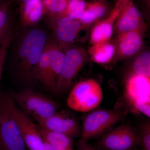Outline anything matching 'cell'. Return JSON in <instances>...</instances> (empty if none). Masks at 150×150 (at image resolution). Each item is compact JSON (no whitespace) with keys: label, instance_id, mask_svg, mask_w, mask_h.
Instances as JSON below:
<instances>
[{"label":"cell","instance_id":"6","mask_svg":"<svg viewBox=\"0 0 150 150\" xmlns=\"http://www.w3.org/2000/svg\"><path fill=\"white\" fill-rule=\"evenodd\" d=\"M89 58L88 51L83 47L72 45L66 49L64 64L57 80L55 92L63 93L70 88Z\"/></svg>","mask_w":150,"mask_h":150},{"label":"cell","instance_id":"21","mask_svg":"<svg viewBox=\"0 0 150 150\" xmlns=\"http://www.w3.org/2000/svg\"><path fill=\"white\" fill-rule=\"evenodd\" d=\"M44 6L45 15L51 19L65 15L68 0H41Z\"/></svg>","mask_w":150,"mask_h":150},{"label":"cell","instance_id":"18","mask_svg":"<svg viewBox=\"0 0 150 150\" xmlns=\"http://www.w3.org/2000/svg\"><path fill=\"white\" fill-rule=\"evenodd\" d=\"M38 129L44 142L48 143L54 150H73L72 137L43 128L39 124Z\"/></svg>","mask_w":150,"mask_h":150},{"label":"cell","instance_id":"28","mask_svg":"<svg viewBox=\"0 0 150 150\" xmlns=\"http://www.w3.org/2000/svg\"><path fill=\"white\" fill-rule=\"evenodd\" d=\"M131 0H117V2L116 3H122L126 2L129 1H131Z\"/></svg>","mask_w":150,"mask_h":150},{"label":"cell","instance_id":"12","mask_svg":"<svg viewBox=\"0 0 150 150\" xmlns=\"http://www.w3.org/2000/svg\"><path fill=\"white\" fill-rule=\"evenodd\" d=\"M124 97L131 106L150 100V78L129 73L125 81Z\"/></svg>","mask_w":150,"mask_h":150},{"label":"cell","instance_id":"27","mask_svg":"<svg viewBox=\"0 0 150 150\" xmlns=\"http://www.w3.org/2000/svg\"><path fill=\"white\" fill-rule=\"evenodd\" d=\"M44 144H43V148L42 150H54L53 148L51 147L48 143L44 142Z\"/></svg>","mask_w":150,"mask_h":150},{"label":"cell","instance_id":"16","mask_svg":"<svg viewBox=\"0 0 150 150\" xmlns=\"http://www.w3.org/2000/svg\"><path fill=\"white\" fill-rule=\"evenodd\" d=\"M105 0H92L86 3L84 12L80 22L83 30L88 28L109 13Z\"/></svg>","mask_w":150,"mask_h":150},{"label":"cell","instance_id":"19","mask_svg":"<svg viewBox=\"0 0 150 150\" xmlns=\"http://www.w3.org/2000/svg\"><path fill=\"white\" fill-rule=\"evenodd\" d=\"M116 52L115 40L91 45L89 48L88 54L90 59L93 62L100 64H105L113 60Z\"/></svg>","mask_w":150,"mask_h":150},{"label":"cell","instance_id":"23","mask_svg":"<svg viewBox=\"0 0 150 150\" xmlns=\"http://www.w3.org/2000/svg\"><path fill=\"white\" fill-rule=\"evenodd\" d=\"M12 0L0 3V42L2 43L8 31L9 16L8 10Z\"/></svg>","mask_w":150,"mask_h":150},{"label":"cell","instance_id":"20","mask_svg":"<svg viewBox=\"0 0 150 150\" xmlns=\"http://www.w3.org/2000/svg\"><path fill=\"white\" fill-rule=\"evenodd\" d=\"M129 73L150 78L149 51H144L137 55L132 62Z\"/></svg>","mask_w":150,"mask_h":150},{"label":"cell","instance_id":"9","mask_svg":"<svg viewBox=\"0 0 150 150\" xmlns=\"http://www.w3.org/2000/svg\"><path fill=\"white\" fill-rule=\"evenodd\" d=\"M140 142L139 137L132 127L122 125L105 135L100 145L105 150H132Z\"/></svg>","mask_w":150,"mask_h":150},{"label":"cell","instance_id":"10","mask_svg":"<svg viewBox=\"0 0 150 150\" xmlns=\"http://www.w3.org/2000/svg\"><path fill=\"white\" fill-rule=\"evenodd\" d=\"M117 4H121V9L115 21L113 33L118 35L129 31H137L145 33L146 24L142 13L134 4L133 0Z\"/></svg>","mask_w":150,"mask_h":150},{"label":"cell","instance_id":"15","mask_svg":"<svg viewBox=\"0 0 150 150\" xmlns=\"http://www.w3.org/2000/svg\"><path fill=\"white\" fill-rule=\"evenodd\" d=\"M121 9L120 4L115 5L105 18L95 23L91 32L90 42L91 45L108 42L111 40L115 21Z\"/></svg>","mask_w":150,"mask_h":150},{"label":"cell","instance_id":"24","mask_svg":"<svg viewBox=\"0 0 150 150\" xmlns=\"http://www.w3.org/2000/svg\"><path fill=\"white\" fill-rule=\"evenodd\" d=\"M12 39V34L11 31H8L6 34L1 44L0 45V81L4 64L6 56L7 53Z\"/></svg>","mask_w":150,"mask_h":150},{"label":"cell","instance_id":"5","mask_svg":"<svg viewBox=\"0 0 150 150\" xmlns=\"http://www.w3.org/2000/svg\"><path fill=\"white\" fill-rule=\"evenodd\" d=\"M103 93L100 84L93 79L78 83L69 95L67 104L75 111L87 112L94 109L102 101Z\"/></svg>","mask_w":150,"mask_h":150},{"label":"cell","instance_id":"4","mask_svg":"<svg viewBox=\"0 0 150 150\" xmlns=\"http://www.w3.org/2000/svg\"><path fill=\"white\" fill-rule=\"evenodd\" d=\"M14 102L35 120L49 118L57 112L58 105L46 96L27 89L11 96Z\"/></svg>","mask_w":150,"mask_h":150},{"label":"cell","instance_id":"25","mask_svg":"<svg viewBox=\"0 0 150 150\" xmlns=\"http://www.w3.org/2000/svg\"><path fill=\"white\" fill-rule=\"evenodd\" d=\"M142 146L144 150H150V124H147L144 127L142 133Z\"/></svg>","mask_w":150,"mask_h":150},{"label":"cell","instance_id":"22","mask_svg":"<svg viewBox=\"0 0 150 150\" xmlns=\"http://www.w3.org/2000/svg\"><path fill=\"white\" fill-rule=\"evenodd\" d=\"M86 0H68L65 15L79 20L85 10Z\"/></svg>","mask_w":150,"mask_h":150},{"label":"cell","instance_id":"11","mask_svg":"<svg viewBox=\"0 0 150 150\" xmlns=\"http://www.w3.org/2000/svg\"><path fill=\"white\" fill-rule=\"evenodd\" d=\"M51 20L54 39L65 50L73 45L79 33L83 30L79 21L66 15Z\"/></svg>","mask_w":150,"mask_h":150},{"label":"cell","instance_id":"32","mask_svg":"<svg viewBox=\"0 0 150 150\" xmlns=\"http://www.w3.org/2000/svg\"><path fill=\"white\" fill-rule=\"evenodd\" d=\"M105 1H106V0H105Z\"/></svg>","mask_w":150,"mask_h":150},{"label":"cell","instance_id":"3","mask_svg":"<svg viewBox=\"0 0 150 150\" xmlns=\"http://www.w3.org/2000/svg\"><path fill=\"white\" fill-rule=\"evenodd\" d=\"M10 95L0 94V150H27L10 107Z\"/></svg>","mask_w":150,"mask_h":150},{"label":"cell","instance_id":"30","mask_svg":"<svg viewBox=\"0 0 150 150\" xmlns=\"http://www.w3.org/2000/svg\"><path fill=\"white\" fill-rule=\"evenodd\" d=\"M1 43H1V42H0V45H1Z\"/></svg>","mask_w":150,"mask_h":150},{"label":"cell","instance_id":"13","mask_svg":"<svg viewBox=\"0 0 150 150\" xmlns=\"http://www.w3.org/2000/svg\"><path fill=\"white\" fill-rule=\"evenodd\" d=\"M145 33L133 31L117 35L115 40L116 52L114 62H118L130 58L137 54L144 44Z\"/></svg>","mask_w":150,"mask_h":150},{"label":"cell","instance_id":"1","mask_svg":"<svg viewBox=\"0 0 150 150\" xmlns=\"http://www.w3.org/2000/svg\"><path fill=\"white\" fill-rule=\"evenodd\" d=\"M48 40L46 33L38 28L29 30L20 39L15 62L19 76L23 80H33V70L40 60Z\"/></svg>","mask_w":150,"mask_h":150},{"label":"cell","instance_id":"26","mask_svg":"<svg viewBox=\"0 0 150 150\" xmlns=\"http://www.w3.org/2000/svg\"><path fill=\"white\" fill-rule=\"evenodd\" d=\"M77 147L78 150H99L89 144L86 142V140L82 139L78 141Z\"/></svg>","mask_w":150,"mask_h":150},{"label":"cell","instance_id":"14","mask_svg":"<svg viewBox=\"0 0 150 150\" xmlns=\"http://www.w3.org/2000/svg\"><path fill=\"white\" fill-rule=\"evenodd\" d=\"M45 129L66 134L73 138L79 133V128L76 119L64 112H56L49 118L35 120Z\"/></svg>","mask_w":150,"mask_h":150},{"label":"cell","instance_id":"2","mask_svg":"<svg viewBox=\"0 0 150 150\" xmlns=\"http://www.w3.org/2000/svg\"><path fill=\"white\" fill-rule=\"evenodd\" d=\"M65 53V49L54 39L48 40L40 60L33 70V80L39 81L46 88L55 91L64 64Z\"/></svg>","mask_w":150,"mask_h":150},{"label":"cell","instance_id":"17","mask_svg":"<svg viewBox=\"0 0 150 150\" xmlns=\"http://www.w3.org/2000/svg\"><path fill=\"white\" fill-rule=\"evenodd\" d=\"M45 15L44 6L41 0H34L21 4L20 19L24 27L34 26L38 23Z\"/></svg>","mask_w":150,"mask_h":150},{"label":"cell","instance_id":"7","mask_svg":"<svg viewBox=\"0 0 150 150\" xmlns=\"http://www.w3.org/2000/svg\"><path fill=\"white\" fill-rule=\"evenodd\" d=\"M126 113L119 110H100L88 114L83 121L82 139H91L100 135L122 121Z\"/></svg>","mask_w":150,"mask_h":150},{"label":"cell","instance_id":"29","mask_svg":"<svg viewBox=\"0 0 150 150\" xmlns=\"http://www.w3.org/2000/svg\"><path fill=\"white\" fill-rule=\"evenodd\" d=\"M21 1L22 4H23V3H27L30 2L34 1V0H21Z\"/></svg>","mask_w":150,"mask_h":150},{"label":"cell","instance_id":"8","mask_svg":"<svg viewBox=\"0 0 150 150\" xmlns=\"http://www.w3.org/2000/svg\"><path fill=\"white\" fill-rule=\"evenodd\" d=\"M9 104L11 111L18 125L26 147L29 150H42L44 142L37 125L33 123L28 115L18 107L11 96Z\"/></svg>","mask_w":150,"mask_h":150},{"label":"cell","instance_id":"31","mask_svg":"<svg viewBox=\"0 0 150 150\" xmlns=\"http://www.w3.org/2000/svg\"><path fill=\"white\" fill-rule=\"evenodd\" d=\"M1 3V2H0V3Z\"/></svg>","mask_w":150,"mask_h":150}]
</instances>
